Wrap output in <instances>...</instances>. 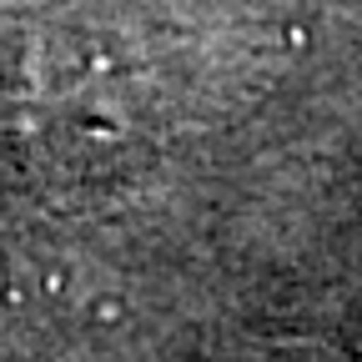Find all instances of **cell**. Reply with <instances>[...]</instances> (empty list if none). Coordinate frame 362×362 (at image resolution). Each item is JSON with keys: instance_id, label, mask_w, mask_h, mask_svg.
I'll return each instance as SVG.
<instances>
[{"instance_id": "cell-1", "label": "cell", "mask_w": 362, "mask_h": 362, "mask_svg": "<svg viewBox=\"0 0 362 362\" xmlns=\"http://www.w3.org/2000/svg\"><path fill=\"white\" fill-rule=\"evenodd\" d=\"M96 317H101V322H121V302H111V297H106V302L96 307Z\"/></svg>"}]
</instances>
